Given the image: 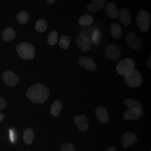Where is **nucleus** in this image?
I'll list each match as a JSON object with an SVG mask.
<instances>
[{
    "mask_svg": "<svg viewBox=\"0 0 151 151\" xmlns=\"http://www.w3.org/2000/svg\"><path fill=\"white\" fill-rule=\"evenodd\" d=\"M50 95V91L47 87L40 83H36L30 87L27 92L28 99L35 104L44 103Z\"/></svg>",
    "mask_w": 151,
    "mask_h": 151,
    "instance_id": "f257e3e1",
    "label": "nucleus"
},
{
    "mask_svg": "<svg viewBox=\"0 0 151 151\" xmlns=\"http://www.w3.org/2000/svg\"><path fill=\"white\" fill-rule=\"evenodd\" d=\"M16 52L19 57L24 60H32L35 55V49L31 44L22 42L16 47Z\"/></svg>",
    "mask_w": 151,
    "mask_h": 151,
    "instance_id": "f03ea898",
    "label": "nucleus"
},
{
    "mask_svg": "<svg viewBox=\"0 0 151 151\" xmlns=\"http://www.w3.org/2000/svg\"><path fill=\"white\" fill-rule=\"evenodd\" d=\"M136 22L140 31L147 32L151 24V16L149 12L145 10H140L137 14Z\"/></svg>",
    "mask_w": 151,
    "mask_h": 151,
    "instance_id": "7ed1b4c3",
    "label": "nucleus"
},
{
    "mask_svg": "<svg viewBox=\"0 0 151 151\" xmlns=\"http://www.w3.org/2000/svg\"><path fill=\"white\" fill-rule=\"evenodd\" d=\"M135 65V62L132 59L125 58L118 63L116 66V71L120 75H127L134 70Z\"/></svg>",
    "mask_w": 151,
    "mask_h": 151,
    "instance_id": "20e7f679",
    "label": "nucleus"
},
{
    "mask_svg": "<svg viewBox=\"0 0 151 151\" xmlns=\"http://www.w3.org/2000/svg\"><path fill=\"white\" fill-rule=\"evenodd\" d=\"M124 76V81L128 86L138 87L141 85L142 76L139 71L133 70L129 73Z\"/></svg>",
    "mask_w": 151,
    "mask_h": 151,
    "instance_id": "39448f33",
    "label": "nucleus"
},
{
    "mask_svg": "<svg viewBox=\"0 0 151 151\" xmlns=\"http://www.w3.org/2000/svg\"><path fill=\"white\" fill-rule=\"evenodd\" d=\"M125 40L128 47L132 50H138L142 47L143 42L140 38L137 36L135 32H128L125 37Z\"/></svg>",
    "mask_w": 151,
    "mask_h": 151,
    "instance_id": "423d86ee",
    "label": "nucleus"
},
{
    "mask_svg": "<svg viewBox=\"0 0 151 151\" xmlns=\"http://www.w3.org/2000/svg\"><path fill=\"white\" fill-rule=\"evenodd\" d=\"M122 54V50L119 47L113 44L108 45L104 51L105 57L109 60H118Z\"/></svg>",
    "mask_w": 151,
    "mask_h": 151,
    "instance_id": "0eeeda50",
    "label": "nucleus"
},
{
    "mask_svg": "<svg viewBox=\"0 0 151 151\" xmlns=\"http://www.w3.org/2000/svg\"><path fill=\"white\" fill-rule=\"evenodd\" d=\"M2 78L6 85L10 87L16 86L19 82V77L12 71L6 70L2 75Z\"/></svg>",
    "mask_w": 151,
    "mask_h": 151,
    "instance_id": "6e6552de",
    "label": "nucleus"
},
{
    "mask_svg": "<svg viewBox=\"0 0 151 151\" xmlns=\"http://www.w3.org/2000/svg\"><path fill=\"white\" fill-rule=\"evenodd\" d=\"M76 43L77 47L84 52H88L91 48V44L88 38L84 34H79L76 38Z\"/></svg>",
    "mask_w": 151,
    "mask_h": 151,
    "instance_id": "1a4fd4ad",
    "label": "nucleus"
},
{
    "mask_svg": "<svg viewBox=\"0 0 151 151\" xmlns=\"http://www.w3.org/2000/svg\"><path fill=\"white\" fill-rule=\"evenodd\" d=\"M74 122L77 129L82 133L86 132L88 128V121L86 115L84 114L79 116H75L73 118Z\"/></svg>",
    "mask_w": 151,
    "mask_h": 151,
    "instance_id": "9d476101",
    "label": "nucleus"
},
{
    "mask_svg": "<svg viewBox=\"0 0 151 151\" xmlns=\"http://www.w3.org/2000/svg\"><path fill=\"white\" fill-rule=\"evenodd\" d=\"M78 63L82 67L92 72H94L97 70V65L95 62L88 57H81L78 60Z\"/></svg>",
    "mask_w": 151,
    "mask_h": 151,
    "instance_id": "9b49d317",
    "label": "nucleus"
},
{
    "mask_svg": "<svg viewBox=\"0 0 151 151\" xmlns=\"http://www.w3.org/2000/svg\"><path fill=\"white\" fill-rule=\"evenodd\" d=\"M138 141L137 135L133 132H127L122 135L121 139V143L122 146L125 148L128 147L135 144Z\"/></svg>",
    "mask_w": 151,
    "mask_h": 151,
    "instance_id": "f8f14e48",
    "label": "nucleus"
},
{
    "mask_svg": "<svg viewBox=\"0 0 151 151\" xmlns=\"http://www.w3.org/2000/svg\"><path fill=\"white\" fill-rule=\"evenodd\" d=\"M143 111L137 109H129L124 111L123 117L126 120H137L143 115Z\"/></svg>",
    "mask_w": 151,
    "mask_h": 151,
    "instance_id": "ddd939ff",
    "label": "nucleus"
},
{
    "mask_svg": "<svg viewBox=\"0 0 151 151\" xmlns=\"http://www.w3.org/2000/svg\"><path fill=\"white\" fill-rule=\"evenodd\" d=\"M95 114L99 122L101 123H106L109 121V113L107 109L104 106H99L95 110Z\"/></svg>",
    "mask_w": 151,
    "mask_h": 151,
    "instance_id": "4468645a",
    "label": "nucleus"
},
{
    "mask_svg": "<svg viewBox=\"0 0 151 151\" xmlns=\"http://www.w3.org/2000/svg\"><path fill=\"white\" fill-rule=\"evenodd\" d=\"M106 2V0H92L91 3L87 6V10L90 12L101 10L105 5Z\"/></svg>",
    "mask_w": 151,
    "mask_h": 151,
    "instance_id": "2eb2a0df",
    "label": "nucleus"
},
{
    "mask_svg": "<svg viewBox=\"0 0 151 151\" xmlns=\"http://www.w3.org/2000/svg\"><path fill=\"white\" fill-rule=\"evenodd\" d=\"M119 19L121 22L124 25L128 26L131 22V15L130 11L126 8L121 9L119 13Z\"/></svg>",
    "mask_w": 151,
    "mask_h": 151,
    "instance_id": "dca6fc26",
    "label": "nucleus"
},
{
    "mask_svg": "<svg viewBox=\"0 0 151 151\" xmlns=\"http://www.w3.org/2000/svg\"><path fill=\"white\" fill-rule=\"evenodd\" d=\"M105 12L111 19H115L119 16V11L115 3L110 2L106 6Z\"/></svg>",
    "mask_w": 151,
    "mask_h": 151,
    "instance_id": "f3484780",
    "label": "nucleus"
},
{
    "mask_svg": "<svg viewBox=\"0 0 151 151\" xmlns=\"http://www.w3.org/2000/svg\"><path fill=\"white\" fill-rule=\"evenodd\" d=\"M124 105L129 109H137L143 111V107L141 103L133 99H126L123 101Z\"/></svg>",
    "mask_w": 151,
    "mask_h": 151,
    "instance_id": "a211bd4d",
    "label": "nucleus"
},
{
    "mask_svg": "<svg viewBox=\"0 0 151 151\" xmlns=\"http://www.w3.org/2000/svg\"><path fill=\"white\" fill-rule=\"evenodd\" d=\"M16 32L10 27H6L2 32V38L5 42H10L16 37Z\"/></svg>",
    "mask_w": 151,
    "mask_h": 151,
    "instance_id": "6ab92c4d",
    "label": "nucleus"
},
{
    "mask_svg": "<svg viewBox=\"0 0 151 151\" xmlns=\"http://www.w3.org/2000/svg\"><path fill=\"white\" fill-rule=\"evenodd\" d=\"M110 34L111 37L118 40L122 37V29L120 25L118 23H113L110 27Z\"/></svg>",
    "mask_w": 151,
    "mask_h": 151,
    "instance_id": "aec40b11",
    "label": "nucleus"
},
{
    "mask_svg": "<svg viewBox=\"0 0 151 151\" xmlns=\"http://www.w3.org/2000/svg\"><path fill=\"white\" fill-rule=\"evenodd\" d=\"M34 138V134L33 130L30 128H27L23 133V140L24 143L27 145H31L32 143Z\"/></svg>",
    "mask_w": 151,
    "mask_h": 151,
    "instance_id": "412c9836",
    "label": "nucleus"
},
{
    "mask_svg": "<svg viewBox=\"0 0 151 151\" xmlns=\"http://www.w3.org/2000/svg\"><path fill=\"white\" fill-rule=\"evenodd\" d=\"M62 109V104L60 100L54 101L50 109V113L53 116L57 117L60 115Z\"/></svg>",
    "mask_w": 151,
    "mask_h": 151,
    "instance_id": "4be33fe9",
    "label": "nucleus"
},
{
    "mask_svg": "<svg viewBox=\"0 0 151 151\" xmlns=\"http://www.w3.org/2000/svg\"><path fill=\"white\" fill-rule=\"evenodd\" d=\"M93 19V16L91 15L85 14L80 17L78 24L81 26H89L91 25Z\"/></svg>",
    "mask_w": 151,
    "mask_h": 151,
    "instance_id": "5701e85b",
    "label": "nucleus"
},
{
    "mask_svg": "<svg viewBox=\"0 0 151 151\" xmlns=\"http://www.w3.org/2000/svg\"><path fill=\"white\" fill-rule=\"evenodd\" d=\"M71 37L70 35H63L60 38L59 42V46L60 48L63 49H67L70 47Z\"/></svg>",
    "mask_w": 151,
    "mask_h": 151,
    "instance_id": "b1692460",
    "label": "nucleus"
},
{
    "mask_svg": "<svg viewBox=\"0 0 151 151\" xmlns=\"http://www.w3.org/2000/svg\"><path fill=\"white\" fill-rule=\"evenodd\" d=\"M35 27L38 32L42 33L44 32L48 27V22L44 19H39L36 22Z\"/></svg>",
    "mask_w": 151,
    "mask_h": 151,
    "instance_id": "393cba45",
    "label": "nucleus"
},
{
    "mask_svg": "<svg viewBox=\"0 0 151 151\" xmlns=\"http://www.w3.org/2000/svg\"><path fill=\"white\" fill-rule=\"evenodd\" d=\"M58 34L57 31L53 30L49 34L47 37V42L49 45L54 46L58 42Z\"/></svg>",
    "mask_w": 151,
    "mask_h": 151,
    "instance_id": "a878e982",
    "label": "nucleus"
},
{
    "mask_svg": "<svg viewBox=\"0 0 151 151\" xmlns=\"http://www.w3.org/2000/svg\"><path fill=\"white\" fill-rule=\"evenodd\" d=\"M29 19V15L25 11H21L19 12L16 16V19L21 24H25Z\"/></svg>",
    "mask_w": 151,
    "mask_h": 151,
    "instance_id": "bb28decb",
    "label": "nucleus"
},
{
    "mask_svg": "<svg viewBox=\"0 0 151 151\" xmlns=\"http://www.w3.org/2000/svg\"><path fill=\"white\" fill-rule=\"evenodd\" d=\"M60 151H76L75 146L72 144L65 143L61 145L60 148Z\"/></svg>",
    "mask_w": 151,
    "mask_h": 151,
    "instance_id": "cd10ccee",
    "label": "nucleus"
},
{
    "mask_svg": "<svg viewBox=\"0 0 151 151\" xmlns=\"http://www.w3.org/2000/svg\"><path fill=\"white\" fill-rule=\"evenodd\" d=\"M7 106V101L5 99L0 97V110L4 109Z\"/></svg>",
    "mask_w": 151,
    "mask_h": 151,
    "instance_id": "c85d7f7f",
    "label": "nucleus"
},
{
    "mask_svg": "<svg viewBox=\"0 0 151 151\" xmlns=\"http://www.w3.org/2000/svg\"><path fill=\"white\" fill-rule=\"evenodd\" d=\"M151 57H150V58L148 60V62H147V67H148V68L150 70H151Z\"/></svg>",
    "mask_w": 151,
    "mask_h": 151,
    "instance_id": "c756f323",
    "label": "nucleus"
},
{
    "mask_svg": "<svg viewBox=\"0 0 151 151\" xmlns=\"http://www.w3.org/2000/svg\"><path fill=\"white\" fill-rule=\"evenodd\" d=\"M106 151H116V149L115 148V147H109V148H108L107 150H106Z\"/></svg>",
    "mask_w": 151,
    "mask_h": 151,
    "instance_id": "7c9ffc66",
    "label": "nucleus"
},
{
    "mask_svg": "<svg viewBox=\"0 0 151 151\" xmlns=\"http://www.w3.org/2000/svg\"><path fill=\"white\" fill-rule=\"evenodd\" d=\"M56 0H46V2L48 4H52L53 3H54V2H55Z\"/></svg>",
    "mask_w": 151,
    "mask_h": 151,
    "instance_id": "2f4dec72",
    "label": "nucleus"
},
{
    "mask_svg": "<svg viewBox=\"0 0 151 151\" xmlns=\"http://www.w3.org/2000/svg\"><path fill=\"white\" fill-rule=\"evenodd\" d=\"M4 117H5L4 114H3L2 113H0V122L4 119Z\"/></svg>",
    "mask_w": 151,
    "mask_h": 151,
    "instance_id": "473e14b6",
    "label": "nucleus"
},
{
    "mask_svg": "<svg viewBox=\"0 0 151 151\" xmlns=\"http://www.w3.org/2000/svg\"><path fill=\"white\" fill-rule=\"evenodd\" d=\"M149 1H151V0H149Z\"/></svg>",
    "mask_w": 151,
    "mask_h": 151,
    "instance_id": "72a5a7b5",
    "label": "nucleus"
}]
</instances>
